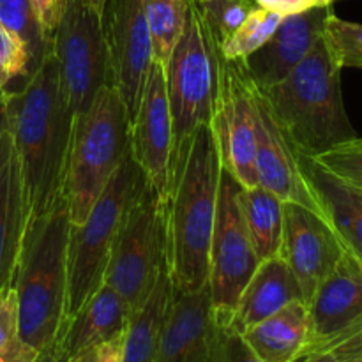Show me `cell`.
Here are the masks:
<instances>
[{
    "mask_svg": "<svg viewBox=\"0 0 362 362\" xmlns=\"http://www.w3.org/2000/svg\"><path fill=\"white\" fill-rule=\"evenodd\" d=\"M28 216L11 131L0 145V288L13 286Z\"/></svg>",
    "mask_w": 362,
    "mask_h": 362,
    "instance_id": "cell-19",
    "label": "cell"
},
{
    "mask_svg": "<svg viewBox=\"0 0 362 362\" xmlns=\"http://www.w3.org/2000/svg\"><path fill=\"white\" fill-rule=\"evenodd\" d=\"M53 53L60 83L73 115L83 113L106 85H112L110 57L99 14L81 0H71L60 14Z\"/></svg>",
    "mask_w": 362,
    "mask_h": 362,
    "instance_id": "cell-10",
    "label": "cell"
},
{
    "mask_svg": "<svg viewBox=\"0 0 362 362\" xmlns=\"http://www.w3.org/2000/svg\"><path fill=\"white\" fill-rule=\"evenodd\" d=\"M18 338V296L14 286L0 288V349Z\"/></svg>",
    "mask_w": 362,
    "mask_h": 362,
    "instance_id": "cell-33",
    "label": "cell"
},
{
    "mask_svg": "<svg viewBox=\"0 0 362 362\" xmlns=\"http://www.w3.org/2000/svg\"><path fill=\"white\" fill-rule=\"evenodd\" d=\"M7 98H9V92H7L6 88H4L2 85H0V105H4V103L7 101Z\"/></svg>",
    "mask_w": 362,
    "mask_h": 362,
    "instance_id": "cell-44",
    "label": "cell"
},
{
    "mask_svg": "<svg viewBox=\"0 0 362 362\" xmlns=\"http://www.w3.org/2000/svg\"><path fill=\"white\" fill-rule=\"evenodd\" d=\"M216 322V320H214ZM207 362H262L250 349L243 332L232 324L216 322Z\"/></svg>",
    "mask_w": 362,
    "mask_h": 362,
    "instance_id": "cell-32",
    "label": "cell"
},
{
    "mask_svg": "<svg viewBox=\"0 0 362 362\" xmlns=\"http://www.w3.org/2000/svg\"><path fill=\"white\" fill-rule=\"evenodd\" d=\"M332 6H318L285 16L265 45L240 60L257 88H267L288 76L324 34Z\"/></svg>",
    "mask_w": 362,
    "mask_h": 362,
    "instance_id": "cell-16",
    "label": "cell"
},
{
    "mask_svg": "<svg viewBox=\"0 0 362 362\" xmlns=\"http://www.w3.org/2000/svg\"><path fill=\"white\" fill-rule=\"evenodd\" d=\"M219 42L200 0H186L182 32L165 66L173 126V152L200 126L212 122L219 94Z\"/></svg>",
    "mask_w": 362,
    "mask_h": 362,
    "instance_id": "cell-6",
    "label": "cell"
},
{
    "mask_svg": "<svg viewBox=\"0 0 362 362\" xmlns=\"http://www.w3.org/2000/svg\"><path fill=\"white\" fill-rule=\"evenodd\" d=\"M131 315L133 310L129 304L105 281L67 322L57 350L64 359H69L81 350L119 338L126 334Z\"/></svg>",
    "mask_w": 362,
    "mask_h": 362,
    "instance_id": "cell-20",
    "label": "cell"
},
{
    "mask_svg": "<svg viewBox=\"0 0 362 362\" xmlns=\"http://www.w3.org/2000/svg\"><path fill=\"white\" fill-rule=\"evenodd\" d=\"M226 2H230V0H200L202 7H204V13L207 14V16L214 14L216 11H218L219 7L225 6Z\"/></svg>",
    "mask_w": 362,
    "mask_h": 362,
    "instance_id": "cell-41",
    "label": "cell"
},
{
    "mask_svg": "<svg viewBox=\"0 0 362 362\" xmlns=\"http://www.w3.org/2000/svg\"><path fill=\"white\" fill-rule=\"evenodd\" d=\"M152 41L154 62L166 66L182 32L186 0H141Z\"/></svg>",
    "mask_w": 362,
    "mask_h": 362,
    "instance_id": "cell-26",
    "label": "cell"
},
{
    "mask_svg": "<svg viewBox=\"0 0 362 362\" xmlns=\"http://www.w3.org/2000/svg\"><path fill=\"white\" fill-rule=\"evenodd\" d=\"M324 42L339 67L362 69V23L343 20L334 13L327 16L324 27Z\"/></svg>",
    "mask_w": 362,
    "mask_h": 362,
    "instance_id": "cell-29",
    "label": "cell"
},
{
    "mask_svg": "<svg viewBox=\"0 0 362 362\" xmlns=\"http://www.w3.org/2000/svg\"><path fill=\"white\" fill-rule=\"evenodd\" d=\"M30 6L42 32V37L46 39V42L53 45V35L60 20L59 0H30Z\"/></svg>",
    "mask_w": 362,
    "mask_h": 362,
    "instance_id": "cell-36",
    "label": "cell"
},
{
    "mask_svg": "<svg viewBox=\"0 0 362 362\" xmlns=\"http://www.w3.org/2000/svg\"><path fill=\"white\" fill-rule=\"evenodd\" d=\"M310 332L308 304L293 300L243 331V338L262 362H292L310 341Z\"/></svg>",
    "mask_w": 362,
    "mask_h": 362,
    "instance_id": "cell-22",
    "label": "cell"
},
{
    "mask_svg": "<svg viewBox=\"0 0 362 362\" xmlns=\"http://www.w3.org/2000/svg\"><path fill=\"white\" fill-rule=\"evenodd\" d=\"M35 362H66V359L60 356L59 350L53 349V350H48V352L39 354L37 361H35Z\"/></svg>",
    "mask_w": 362,
    "mask_h": 362,
    "instance_id": "cell-42",
    "label": "cell"
},
{
    "mask_svg": "<svg viewBox=\"0 0 362 362\" xmlns=\"http://www.w3.org/2000/svg\"><path fill=\"white\" fill-rule=\"evenodd\" d=\"M293 300H304L297 276L279 255L265 258L258 264L237 300L232 325L237 331H246Z\"/></svg>",
    "mask_w": 362,
    "mask_h": 362,
    "instance_id": "cell-21",
    "label": "cell"
},
{
    "mask_svg": "<svg viewBox=\"0 0 362 362\" xmlns=\"http://www.w3.org/2000/svg\"><path fill=\"white\" fill-rule=\"evenodd\" d=\"M300 166L332 228L346 250L352 251L362 262V200L325 173L308 156H300Z\"/></svg>",
    "mask_w": 362,
    "mask_h": 362,
    "instance_id": "cell-23",
    "label": "cell"
},
{
    "mask_svg": "<svg viewBox=\"0 0 362 362\" xmlns=\"http://www.w3.org/2000/svg\"><path fill=\"white\" fill-rule=\"evenodd\" d=\"M255 131H257L258 184L274 193L279 200L292 202L327 218L304 175L300 154L278 126L271 110L253 83Z\"/></svg>",
    "mask_w": 362,
    "mask_h": 362,
    "instance_id": "cell-15",
    "label": "cell"
},
{
    "mask_svg": "<svg viewBox=\"0 0 362 362\" xmlns=\"http://www.w3.org/2000/svg\"><path fill=\"white\" fill-rule=\"evenodd\" d=\"M214 324L209 285L198 292H173L156 362H207Z\"/></svg>",
    "mask_w": 362,
    "mask_h": 362,
    "instance_id": "cell-18",
    "label": "cell"
},
{
    "mask_svg": "<svg viewBox=\"0 0 362 362\" xmlns=\"http://www.w3.org/2000/svg\"><path fill=\"white\" fill-rule=\"evenodd\" d=\"M81 2H83L87 7H90L95 14L103 16V11H105V6L108 0H81Z\"/></svg>",
    "mask_w": 362,
    "mask_h": 362,
    "instance_id": "cell-43",
    "label": "cell"
},
{
    "mask_svg": "<svg viewBox=\"0 0 362 362\" xmlns=\"http://www.w3.org/2000/svg\"><path fill=\"white\" fill-rule=\"evenodd\" d=\"M211 127L223 168L243 187L258 186L253 81L240 60L221 57L218 105Z\"/></svg>",
    "mask_w": 362,
    "mask_h": 362,
    "instance_id": "cell-11",
    "label": "cell"
},
{
    "mask_svg": "<svg viewBox=\"0 0 362 362\" xmlns=\"http://www.w3.org/2000/svg\"><path fill=\"white\" fill-rule=\"evenodd\" d=\"M101 21L108 46L112 85L133 122L154 62L141 0H108Z\"/></svg>",
    "mask_w": 362,
    "mask_h": 362,
    "instance_id": "cell-12",
    "label": "cell"
},
{
    "mask_svg": "<svg viewBox=\"0 0 362 362\" xmlns=\"http://www.w3.org/2000/svg\"><path fill=\"white\" fill-rule=\"evenodd\" d=\"M345 251V244L327 218L304 205L285 202L278 255L299 279L304 303H310L317 286L334 269Z\"/></svg>",
    "mask_w": 362,
    "mask_h": 362,
    "instance_id": "cell-13",
    "label": "cell"
},
{
    "mask_svg": "<svg viewBox=\"0 0 362 362\" xmlns=\"http://www.w3.org/2000/svg\"><path fill=\"white\" fill-rule=\"evenodd\" d=\"M322 341H331L336 349H339L346 356L362 359V320L346 331L339 332L329 339H322Z\"/></svg>",
    "mask_w": 362,
    "mask_h": 362,
    "instance_id": "cell-37",
    "label": "cell"
},
{
    "mask_svg": "<svg viewBox=\"0 0 362 362\" xmlns=\"http://www.w3.org/2000/svg\"><path fill=\"white\" fill-rule=\"evenodd\" d=\"M318 4H320V6H332L331 0H318Z\"/></svg>",
    "mask_w": 362,
    "mask_h": 362,
    "instance_id": "cell-46",
    "label": "cell"
},
{
    "mask_svg": "<svg viewBox=\"0 0 362 362\" xmlns=\"http://www.w3.org/2000/svg\"><path fill=\"white\" fill-rule=\"evenodd\" d=\"M71 218L64 197L28 223L18 260V339L37 354L59 346L67 325V247Z\"/></svg>",
    "mask_w": 362,
    "mask_h": 362,
    "instance_id": "cell-3",
    "label": "cell"
},
{
    "mask_svg": "<svg viewBox=\"0 0 362 362\" xmlns=\"http://www.w3.org/2000/svg\"><path fill=\"white\" fill-rule=\"evenodd\" d=\"M240 205L260 260L278 255L281 246L285 202L258 184L240 189Z\"/></svg>",
    "mask_w": 362,
    "mask_h": 362,
    "instance_id": "cell-25",
    "label": "cell"
},
{
    "mask_svg": "<svg viewBox=\"0 0 362 362\" xmlns=\"http://www.w3.org/2000/svg\"><path fill=\"white\" fill-rule=\"evenodd\" d=\"M310 341L329 339L362 320V262L350 250L317 286L308 303Z\"/></svg>",
    "mask_w": 362,
    "mask_h": 362,
    "instance_id": "cell-17",
    "label": "cell"
},
{
    "mask_svg": "<svg viewBox=\"0 0 362 362\" xmlns=\"http://www.w3.org/2000/svg\"><path fill=\"white\" fill-rule=\"evenodd\" d=\"M0 23L6 25L11 32L23 41L32 62V73L42 57L53 48V45L46 42L42 32L39 28L37 20L32 11L30 0H0Z\"/></svg>",
    "mask_w": 362,
    "mask_h": 362,
    "instance_id": "cell-28",
    "label": "cell"
},
{
    "mask_svg": "<svg viewBox=\"0 0 362 362\" xmlns=\"http://www.w3.org/2000/svg\"><path fill=\"white\" fill-rule=\"evenodd\" d=\"M124 338L126 334L115 339L101 343V345L90 346L81 352L74 354L66 362H122L124 361Z\"/></svg>",
    "mask_w": 362,
    "mask_h": 362,
    "instance_id": "cell-34",
    "label": "cell"
},
{
    "mask_svg": "<svg viewBox=\"0 0 362 362\" xmlns=\"http://www.w3.org/2000/svg\"><path fill=\"white\" fill-rule=\"evenodd\" d=\"M147 182L129 154L80 225H71L67 247V322L105 283L112 247L124 214Z\"/></svg>",
    "mask_w": 362,
    "mask_h": 362,
    "instance_id": "cell-7",
    "label": "cell"
},
{
    "mask_svg": "<svg viewBox=\"0 0 362 362\" xmlns=\"http://www.w3.org/2000/svg\"><path fill=\"white\" fill-rule=\"evenodd\" d=\"M129 152V115L117 88L106 85L88 110L73 117L62 193L73 225L85 221Z\"/></svg>",
    "mask_w": 362,
    "mask_h": 362,
    "instance_id": "cell-5",
    "label": "cell"
},
{
    "mask_svg": "<svg viewBox=\"0 0 362 362\" xmlns=\"http://www.w3.org/2000/svg\"><path fill=\"white\" fill-rule=\"evenodd\" d=\"M39 354L23 341L14 338L7 343L4 349H0V362H35Z\"/></svg>",
    "mask_w": 362,
    "mask_h": 362,
    "instance_id": "cell-39",
    "label": "cell"
},
{
    "mask_svg": "<svg viewBox=\"0 0 362 362\" xmlns=\"http://www.w3.org/2000/svg\"><path fill=\"white\" fill-rule=\"evenodd\" d=\"M173 126L165 66L152 62L138 112L131 122V156L152 189L166 200L172 172Z\"/></svg>",
    "mask_w": 362,
    "mask_h": 362,
    "instance_id": "cell-14",
    "label": "cell"
},
{
    "mask_svg": "<svg viewBox=\"0 0 362 362\" xmlns=\"http://www.w3.org/2000/svg\"><path fill=\"white\" fill-rule=\"evenodd\" d=\"M71 0H59V6H60V14H62V11L66 9V6L69 4Z\"/></svg>",
    "mask_w": 362,
    "mask_h": 362,
    "instance_id": "cell-45",
    "label": "cell"
},
{
    "mask_svg": "<svg viewBox=\"0 0 362 362\" xmlns=\"http://www.w3.org/2000/svg\"><path fill=\"white\" fill-rule=\"evenodd\" d=\"M354 144H357V145H361V147H362V138H354Z\"/></svg>",
    "mask_w": 362,
    "mask_h": 362,
    "instance_id": "cell-47",
    "label": "cell"
},
{
    "mask_svg": "<svg viewBox=\"0 0 362 362\" xmlns=\"http://www.w3.org/2000/svg\"><path fill=\"white\" fill-rule=\"evenodd\" d=\"M165 200L145 182L124 214L105 281L136 310L166 267Z\"/></svg>",
    "mask_w": 362,
    "mask_h": 362,
    "instance_id": "cell-8",
    "label": "cell"
},
{
    "mask_svg": "<svg viewBox=\"0 0 362 362\" xmlns=\"http://www.w3.org/2000/svg\"><path fill=\"white\" fill-rule=\"evenodd\" d=\"M292 362H362V359L346 356L331 341H308Z\"/></svg>",
    "mask_w": 362,
    "mask_h": 362,
    "instance_id": "cell-35",
    "label": "cell"
},
{
    "mask_svg": "<svg viewBox=\"0 0 362 362\" xmlns=\"http://www.w3.org/2000/svg\"><path fill=\"white\" fill-rule=\"evenodd\" d=\"M258 92L300 156L313 158L357 138L343 103L341 67L324 37L288 76Z\"/></svg>",
    "mask_w": 362,
    "mask_h": 362,
    "instance_id": "cell-4",
    "label": "cell"
},
{
    "mask_svg": "<svg viewBox=\"0 0 362 362\" xmlns=\"http://www.w3.org/2000/svg\"><path fill=\"white\" fill-rule=\"evenodd\" d=\"M255 6L265 11L279 14V16H292V14L304 13L313 7H318V0H253Z\"/></svg>",
    "mask_w": 362,
    "mask_h": 362,
    "instance_id": "cell-38",
    "label": "cell"
},
{
    "mask_svg": "<svg viewBox=\"0 0 362 362\" xmlns=\"http://www.w3.org/2000/svg\"><path fill=\"white\" fill-rule=\"evenodd\" d=\"M334 2H338V0H331V4H334Z\"/></svg>",
    "mask_w": 362,
    "mask_h": 362,
    "instance_id": "cell-48",
    "label": "cell"
},
{
    "mask_svg": "<svg viewBox=\"0 0 362 362\" xmlns=\"http://www.w3.org/2000/svg\"><path fill=\"white\" fill-rule=\"evenodd\" d=\"M283 16L255 7L246 20L240 23L235 32L228 35L225 41L219 42V53L226 60H244L257 52L262 45L271 39Z\"/></svg>",
    "mask_w": 362,
    "mask_h": 362,
    "instance_id": "cell-27",
    "label": "cell"
},
{
    "mask_svg": "<svg viewBox=\"0 0 362 362\" xmlns=\"http://www.w3.org/2000/svg\"><path fill=\"white\" fill-rule=\"evenodd\" d=\"M7 110L28 223H32L62 198L73 129L74 115L60 83L53 48L21 88L9 92Z\"/></svg>",
    "mask_w": 362,
    "mask_h": 362,
    "instance_id": "cell-1",
    "label": "cell"
},
{
    "mask_svg": "<svg viewBox=\"0 0 362 362\" xmlns=\"http://www.w3.org/2000/svg\"><path fill=\"white\" fill-rule=\"evenodd\" d=\"M240 186L225 168L221 172L209 251V293L214 320L232 324L237 300L260 264L240 205Z\"/></svg>",
    "mask_w": 362,
    "mask_h": 362,
    "instance_id": "cell-9",
    "label": "cell"
},
{
    "mask_svg": "<svg viewBox=\"0 0 362 362\" xmlns=\"http://www.w3.org/2000/svg\"><path fill=\"white\" fill-rule=\"evenodd\" d=\"M221 172L211 124L198 127L172 154L165 221L166 264L175 292H198L207 286Z\"/></svg>",
    "mask_w": 362,
    "mask_h": 362,
    "instance_id": "cell-2",
    "label": "cell"
},
{
    "mask_svg": "<svg viewBox=\"0 0 362 362\" xmlns=\"http://www.w3.org/2000/svg\"><path fill=\"white\" fill-rule=\"evenodd\" d=\"M173 292L175 290L166 265L147 299L131 315L129 327L124 338L122 362H156L159 339L168 317Z\"/></svg>",
    "mask_w": 362,
    "mask_h": 362,
    "instance_id": "cell-24",
    "label": "cell"
},
{
    "mask_svg": "<svg viewBox=\"0 0 362 362\" xmlns=\"http://www.w3.org/2000/svg\"><path fill=\"white\" fill-rule=\"evenodd\" d=\"M315 163L325 173L338 180L362 200V147L352 140L338 147L313 156Z\"/></svg>",
    "mask_w": 362,
    "mask_h": 362,
    "instance_id": "cell-30",
    "label": "cell"
},
{
    "mask_svg": "<svg viewBox=\"0 0 362 362\" xmlns=\"http://www.w3.org/2000/svg\"><path fill=\"white\" fill-rule=\"evenodd\" d=\"M9 131V110H7V101L0 105V145H2L4 136Z\"/></svg>",
    "mask_w": 362,
    "mask_h": 362,
    "instance_id": "cell-40",
    "label": "cell"
},
{
    "mask_svg": "<svg viewBox=\"0 0 362 362\" xmlns=\"http://www.w3.org/2000/svg\"><path fill=\"white\" fill-rule=\"evenodd\" d=\"M32 74V62L23 41L6 25L0 23V85L11 90L16 80H28Z\"/></svg>",
    "mask_w": 362,
    "mask_h": 362,
    "instance_id": "cell-31",
    "label": "cell"
}]
</instances>
